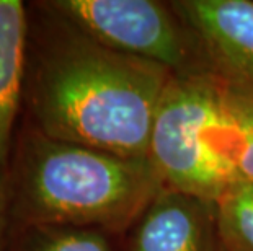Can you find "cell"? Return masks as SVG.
I'll return each mask as SVG.
<instances>
[{
	"instance_id": "8fae6325",
	"label": "cell",
	"mask_w": 253,
	"mask_h": 251,
	"mask_svg": "<svg viewBox=\"0 0 253 251\" xmlns=\"http://www.w3.org/2000/svg\"><path fill=\"white\" fill-rule=\"evenodd\" d=\"M10 230H12V220H10L7 172L0 170V251L8 250Z\"/></svg>"
},
{
	"instance_id": "7a4b0ae2",
	"label": "cell",
	"mask_w": 253,
	"mask_h": 251,
	"mask_svg": "<svg viewBox=\"0 0 253 251\" xmlns=\"http://www.w3.org/2000/svg\"><path fill=\"white\" fill-rule=\"evenodd\" d=\"M12 227L118 232L165 188L149 158H131L47 137L30 122L7 168Z\"/></svg>"
},
{
	"instance_id": "8992f818",
	"label": "cell",
	"mask_w": 253,
	"mask_h": 251,
	"mask_svg": "<svg viewBox=\"0 0 253 251\" xmlns=\"http://www.w3.org/2000/svg\"><path fill=\"white\" fill-rule=\"evenodd\" d=\"M214 202L162 188L139 215L129 251H217Z\"/></svg>"
},
{
	"instance_id": "5b68a950",
	"label": "cell",
	"mask_w": 253,
	"mask_h": 251,
	"mask_svg": "<svg viewBox=\"0 0 253 251\" xmlns=\"http://www.w3.org/2000/svg\"><path fill=\"white\" fill-rule=\"evenodd\" d=\"M217 77L253 88V2L180 0L171 3Z\"/></svg>"
},
{
	"instance_id": "52a82bcc",
	"label": "cell",
	"mask_w": 253,
	"mask_h": 251,
	"mask_svg": "<svg viewBox=\"0 0 253 251\" xmlns=\"http://www.w3.org/2000/svg\"><path fill=\"white\" fill-rule=\"evenodd\" d=\"M30 12L21 0H0V170L7 172L15 122L23 103Z\"/></svg>"
},
{
	"instance_id": "6da1fadb",
	"label": "cell",
	"mask_w": 253,
	"mask_h": 251,
	"mask_svg": "<svg viewBox=\"0 0 253 251\" xmlns=\"http://www.w3.org/2000/svg\"><path fill=\"white\" fill-rule=\"evenodd\" d=\"M23 105L47 137L131 158H149L154 117L175 75L100 44L66 18L33 3Z\"/></svg>"
},
{
	"instance_id": "ba28073f",
	"label": "cell",
	"mask_w": 253,
	"mask_h": 251,
	"mask_svg": "<svg viewBox=\"0 0 253 251\" xmlns=\"http://www.w3.org/2000/svg\"><path fill=\"white\" fill-rule=\"evenodd\" d=\"M219 240L227 251H253V181L235 179L214 201Z\"/></svg>"
},
{
	"instance_id": "3957f363",
	"label": "cell",
	"mask_w": 253,
	"mask_h": 251,
	"mask_svg": "<svg viewBox=\"0 0 253 251\" xmlns=\"http://www.w3.org/2000/svg\"><path fill=\"white\" fill-rule=\"evenodd\" d=\"M149 160L167 188L211 202L240 179L216 73L171 77L154 117Z\"/></svg>"
},
{
	"instance_id": "277c9868",
	"label": "cell",
	"mask_w": 253,
	"mask_h": 251,
	"mask_svg": "<svg viewBox=\"0 0 253 251\" xmlns=\"http://www.w3.org/2000/svg\"><path fill=\"white\" fill-rule=\"evenodd\" d=\"M110 49L155 62L175 75L212 73L203 51L173 8L152 0L41 2Z\"/></svg>"
},
{
	"instance_id": "9c48e42d",
	"label": "cell",
	"mask_w": 253,
	"mask_h": 251,
	"mask_svg": "<svg viewBox=\"0 0 253 251\" xmlns=\"http://www.w3.org/2000/svg\"><path fill=\"white\" fill-rule=\"evenodd\" d=\"M7 251H113L101 232L77 227H12Z\"/></svg>"
},
{
	"instance_id": "30bf717a",
	"label": "cell",
	"mask_w": 253,
	"mask_h": 251,
	"mask_svg": "<svg viewBox=\"0 0 253 251\" xmlns=\"http://www.w3.org/2000/svg\"><path fill=\"white\" fill-rule=\"evenodd\" d=\"M230 126L232 158L240 179L253 181V88L219 77Z\"/></svg>"
}]
</instances>
